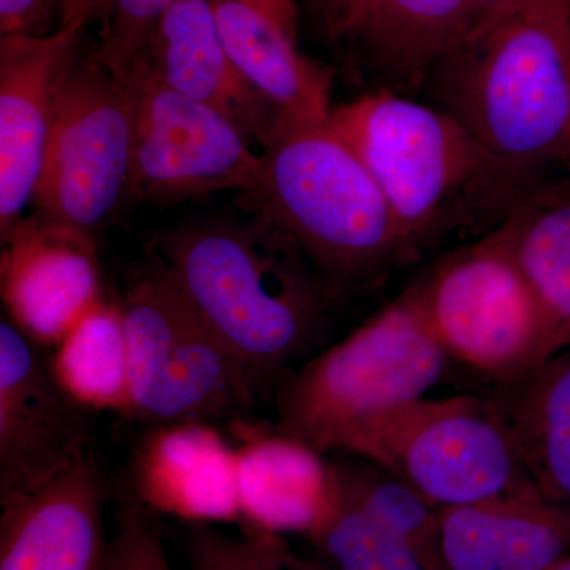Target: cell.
I'll return each instance as SVG.
<instances>
[{
    "label": "cell",
    "instance_id": "6da1fadb",
    "mask_svg": "<svg viewBox=\"0 0 570 570\" xmlns=\"http://www.w3.org/2000/svg\"><path fill=\"white\" fill-rule=\"evenodd\" d=\"M154 258L245 371L257 397L325 341L347 294L272 217L171 228Z\"/></svg>",
    "mask_w": 570,
    "mask_h": 570
},
{
    "label": "cell",
    "instance_id": "7a4b0ae2",
    "mask_svg": "<svg viewBox=\"0 0 570 570\" xmlns=\"http://www.w3.org/2000/svg\"><path fill=\"white\" fill-rule=\"evenodd\" d=\"M328 119L376 179L415 262L497 230L540 181L414 97L376 89Z\"/></svg>",
    "mask_w": 570,
    "mask_h": 570
},
{
    "label": "cell",
    "instance_id": "3957f363",
    "mask_svg": "<svg viewBox=\"0 0 570 570\" xmlns=\"http://www.w3.org/2000/svg\"><path fill=\"white\" fill-rule=\"evenodd\" d=\"M425 102L531 178L570 160V0H515L431 70Z\"/></svg>",
    "mask_w": 570,
    "mask_h": 570
},
{
    "label": "cell",
    "instance_id": "277c9868",
    "mask_svg": "<svg viewBox=\"0 0 570 570\" xmlns=\"http://www.w3.org/2000/svg\"><path fill=\"white\" fill-rule=\"evenodd\" d=\"M239 200L284 227L346 294L415 264L376 179L328 118L281 124Z\"/></svg>",
    "mask_w": 570,
    "mask_h": 570
},
{
    "label": "cell",
    "instance_id": "5b68a950",
    "mask_svg": "<svg viewBox=\"0 0 570 570\" xmlns=\"http://www.w3.org/2000/svg\"><path fill=\"white\" fill-rule=\"evenodd\" d=\"M449 360L403 292L281 382L275 433L318 455H348L371 426L426 397Z\"/></svg>",
    "mask_w": 570,
    "mask_h": 570
},
{
    "label": "cell",
    "instance_id": "8992f818",
    "mask_svg": "<svg viewBox=\"0 0 570 570\" xmlns=\"http://www.w3.org/2000/svg\"><path fill=\"white\" fill-rule=\"evenodd\" d=\"M129 354L127 412L159 426L235 419L257 404L223 341L153 257L124 295Z\"/></svg>",
    "mask_w": 570,
    "mask_h": 570
},
{
    "label": "cell",
    "instance_id": "52a82bcc",
    "mask_svg": "<svg viewBox=\"0 0 570 570\" xmlns=\"http://www.w3.org/2000/svg\"><path fill=\"white\" fill-rule=\"evenodd\" d=\"M404 292L449 358L493 382L553 355L549 322L501 227L449 250Z\"/></svg>",
    "mask_w": 570,
    "mask_h": 570
},
{
    "label": "cell",
    "instance_id": "ba28073f",
    "mask_svg": "<svg viewBox=\"0 0 570 570\" xmlns=\"http://www.w3.org/2000/svg\"><path fill=\"white\" fill-rule=\"evenodd\" d=\"M134 145L129 80L81 45L59 89L33 216L94 243V235L129 202Z\"/></svg>",
    "mask_w": 570,
    "mask_h": 570
},
{
    "label": "cell",
    "instance_id": "9c48e42d",
    "mask_svg": "<svg viewBox=\"0 0 570 570\" xmlns=\"http://www.w3.org/2000/svg\"><path fill=\"white\" fill-rule=\"evenodd\" d=\"M348 455L390 469L441 510L532 483L490 395L422 397L371 426Z\"/></svg>",
    "mask_w": 570,
    "mask_h": 570
},
{
    "label": "cell",
    "instance_id": "30bf717a",
    "mask_svg": "<svg viewBox=\"0 0 570 570\" xmlns=\"http://www.w3.org/2000/svg\"><path fill=\"white\" fill-rule=\"evenodd\" d=\"M119 77L135 97L129 202L178 204L254 183L261 154L235 124L176 92L142 59Z\"/></svg>",
    "mask_w": 570,
    "mask_h": 570
},
{
    "label": "cell",
    "instance_id": "8fae6325",
    "mask_svg": "<svg viewBox=\"0 0 570 570\" xmlns=\"http://www.w3.org/2000/svg\"><path fill=\"white\" fill-rule=\"evenodd\" d=\"M45 346L0 322V504L20 501L88 455L85 404L56 374Z\"/></svg>",
    "mask_w": 570,
    "mask_h": 570
},
{
    "label": "cell",
    "instance_id": "7c38bea8",
    "mask_svg": "<svg viewBox=\"0 0 570 570\" xmlns=\"http://www.w3.org/2000/svg\"><path fill=\"white\" fill-rule=\"evenodd\" d=\"M82 26L45 36H0V238L33 204L55 126L63 75L82 45Z\"/></svg>",
    "mask_w": 570,
    "mask_h": 570
},
{
    "label": "cell",
    "instance_id": "4fadbf2b",
    "mask_svg": "<svg viewBox=\"0 0 570 570\" xmlns=\"http://www.w3.org/2000/svg\"><path fill=\"white\" fill-rule=\"evenodd\" d=\"M322 14L328 36L376 71L377 89L407 97L474 26L471 0H333Z\"/></svg>",
    "mask_w": 570,
    "mask_h": 570
},
{
    "label": "cell",
    "instance_id": "5bb4252c",
    "mask_svg": "<svg viewBox=\"0 0 570 570\" xmlns=\"http://www.w3.org/2000/svg\"><path fill=\"white\" fill-rule=\"evenodd\" d=\"M2 250L9 317L41 346L61 344L99 299L96 245L26 217Z\"/></svg>",
    "mask_w": 570,
    "mask_h": 570
},
{
    "label": "cell",
    "instance_id": "9a60e30c",
    "mask_svg": "<svg viewBox=\"0 0 570 570\" xmlns=\"http://www.w3.org/2000/svg\"><path fill=\"white\" fill-rule=\"evenodd\" d=\"M104 480L92 456L2 508L0 570H108Z\"/></svg>",
    "mask_w": 570,
    "mask_h": 570
},
{
    "label": "cell",
    "instance_id": "2e32d148",
    "mask_svg": "<svg viewBox=\"0 0 570 570\" xmlns=\"http://www.w3.org/2000/svg\"><path fill=\"white\" fill-rule=\"evenodd\" d=\"M140 59L176 92L220 112L261 148L284 122L279 108L232 61L208 0H175Z\"/></svg>",
    "mask_w": 570,
    "mask_h": 570
},
{
    "label": "cell",
    "instance_id": "e0dca14e",
    "mask_svg": "<svg viewBox=\"0 0 570 570\" xmlns=\"http://www.w3.org/2000/svg\"><path fill=\"white\" fill-rule=\"evenodd\" d=\"M220 41L284 121L326 119L333 71L299 47L298 0H208Z\"/></svg>",
    "mask_w": 570,
    "mask_h": 570
},
{
    "label": "cell",
    "instance_id": "ac0fdd59",
    "mask_svg": "<svg viewBox=\"0 0 570 570\" xmlns=\"http://www.w3.org/2000/svg\"><path fill=\"white\" fill-rule=\"evenodd\" d=\"M570 554V504L534 485L441 510L442 570H553Z\"/></svg>",
    "mask_w": 570,
    "mask_h": 570
},
{
    "label": "cell",
    "instance_id": "d6986e66",
    "mask_svg": "<svg viewBox=\"0 0 570 570\" xmlns=\"http://www.w3.org/2000/svg\"><path fill=\"white\" fill-rule=\"evenodd\" d=\"M232 452L206 423L160 428L142 445L134 491L156 512L184 520L243 519Z\"/></svg>",
    "mask_w": 570,
    "mask_h": 570
},
{
    "label": "cell",
    "instance_id": "ffe728a7",
    "mask_svg": "<svg viewBox=\"0 0 570 570\" xmlns=\"http://www.w3.org/2000/svg\"><path fill=\"white\" fill-rule=\"evenodd\" d=\"M493 384L491 400L512 431L532 483L553 501L570 504V346Z\"/></svg>",
    "mask_w": 570,
    "mask_h": 570
},
{
    "label": "cell",
    "instance_id": "44dd1931",
    "mask_svg": "<svg viewBox=\"0 0 570 570\" xmlns=\"http://www.w3.org/2000/svg\"><path fill=\"white\" fill-rule=\"evenodd\" d=\"M236 480L243 519L277 535H309L332 497V474L322 455L276 433L239 450Z\"/></svg>",
    "mask_w": 570,
    "mask_h": 570
},
{
    "label": "cell",
    "instance_id": "7402d4cb",
    "mask_svg": "<svg viewBox=\"0 0 570 570\" xmlns=\"http://www.w3.org/2000/svg\"><path fill=\"white\" fill-rule=\"evenodd\" d=\"M501 230L542 306L554 355L570 346V170L535 183Z\"/></svg>",
    "mask_w": 570,
    "mask_h": 570
},
{
    "label": "cell",
    "instance_id": "603a6c76",
    "mask_svg": "<svg viewBox=\"0 0 570 570\" xmlns=\"http://www.w3.org/2000/svg\"><path fill=\"white\" fill-rule=\"evenodd\" d=\"M52 365L85 406L127 411L129 354L119 306H92L59 344Z\"/></svg>",
    "mask_w": 570,
    "mask_h": 570
},
{
    "label": "cell",
    "instance_id": "cb8c5ba5",
    "mask_svg": "<svg viewBox=\"0 0 570 570\" xmlns=\"http://www.w3.org/2000/svg\"><path fill=\"white\" fill-rule=\"evenodd\" d=\"M328 464L340 490L406 540L428 570H442L441 509L407 480L360 456Z\"/></svg>",
    "mask_w": 570,
    "mask_h": 570
},
{
    "label": "cell",
    "instance_id": "d4e9b609",
    "mask_svg": "<svg viewBox=\"0 0 570 570\" xmlns=\"http://www.w3.org/2000/svg\"><path fill=\"white\" fill-rule=\"evenodd\" d=\"M309 538L333 570H428L417 551L347 498L333 475L332 497Z\"/></svg>",
    "mask_w": 570,
    "mask_h": 570
},
{
    "label": "cell",
    "instance_id": "484cf974",
    "mask_svg": "<svg viewBox=\"0 0 570 570\" xmlns=\"http://www.w3.org/2000/svg\"><path fill=\"white\" fill-rule=\"evenodd\" d=\"M175 0H107L99 14L94 55L112 73L121 75L145 55L157 26Z\"/></svg>",
    "mask_w": 570,
    "mask_h": 570
},
{
    "label": "cell",
    "instance_id": "4316f807",
    "mask_svg": "<svg viewBox=\"0 0 570 570\" xmlns=\"http://www.w3.org/2000/svg\"><path fill=\"white\" fill-rule=\"evenodd\" d=\"M189 554L193 570H291V553L277 534L253 527L239 538L198 528Z\"/></svg>",
    "mask_w": 570,
    "mask_h": 570
},
{
    "label": "cell",
    "instance_id": "83f0119b",
    "mask_svg": "<svg viewBox=\"0 0 570 570\" xmlns=\"http://www.w3.org/2000/svg\"><path fill=\"white\" fill-rule=\"evenodd\" d=\"M154 513L135 491H124L108 549V570H171Z\"/></svg>",
    "mask_w": 570,
    "mask_h": 570
},
{
    "label": "cell",
    "instance_id": "f1b7e54d",
    "mask_svg": "<svg viewBox=\"0 0 570 570\" xmlns=\"http://www.w3.org/2000/svg\"><path fill=\"white\" fill-rule=\"evenodd\" d=\"M56 17L62 0H0V36H45Z\"/></svg>",
    "mask_w": 570,
    "mask_h": 570
},
{
    "label": "cell",
    "instance_id": "f546056e",
    "mask_svg": "<svg viewBox=\"0 0 570 570\" xmlns=\"http://www.w3.org/2000/svg\"><path fill=\"white\" fill-rule=\"evenodd\" d=\"M107 0H62V17L59 28L86 26L102 13Z\"/></svg>",
    "mask_w": 570,
    "mask_h": 570
},
{
    "label": "cell",
    "instance_id": "4dcf8cb0",
    "mask_svg": "<svg viewBox=\"0 0 570 570\" xmlns=\"http://www.w3.org/2000/svg\"><path fill=\"white\" fill-rule=\"evenodd\" d=\"M515 0H471L472 17H474V26L478 22L485 20L490 14L497 13V11L504 9ZM472 26V28H474ZM471 28V29H472Z\"/></svg>",
    "mask_w": 570,
    "mask_h": 570
},
{
    "label": "cell",
    "instance_id": "1f68e13d",
    "mask_svg": "<svg viewBox=\"0 0 570 570\" xmlns=\"http://www.w3.org/2000/svg\"><path fill=\"white\" fill-rule=\"evenodd\" d=\"M291 570H333L330 568V566H317V564H309V562H302L298 560H295L294 557L291 554Z\"/></svg>",
    "mask_w": 570,
    "mask_h": 570
},
{
    "label": "cell",
    "instance_id": "d6a6232c",
    "mask_svg": "<svg viewBox=\"0 0 570 570\" xmlns=\"http://www.w3.org/2000/svg\"><path fill=\"white\" fill-rule=\"evenodd\" d=\"M553 570H570V554L564 558Z\"/></svg>",
    "mask_w": 570,
    "mask_h": 570
},
{
    "label": "cell",
    "instance_id": "836d02e7",
    "mask_svg": "<svg viewBox=\"0 0 570 570\" xmlns=\"http://www.w3.org/2000/svg\"><path fill=\"white\" fill-rule=\"evenodd\" d=\"M316 2L317 6L321 7L322 13H324V11L328 9V6L330 3L333 2V0H316Z\"/></svg>",
    "mask_w": 570,
    "mask_h": 570
},
{
    "label": "cell",
    "instance_id": "e575fe53",
    "mask_svg": "<svg viewBox=\"0 0 570 570\" xmlns=\"http://www.w3.org/2000/svg\"><path fill=\"white\" fill-rule=\"evenodd\" d=\"M568 168H569V170H570V160H569V165H568Z\"/></svg>",
    "mask_w": 570,
    "mask_h": 570
}]
</instances>
